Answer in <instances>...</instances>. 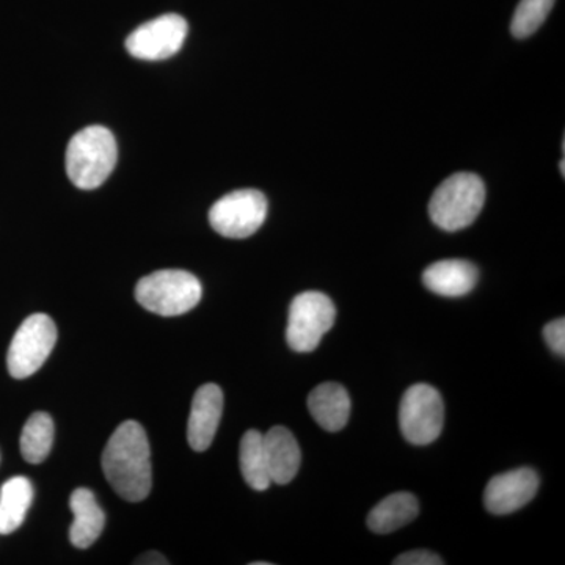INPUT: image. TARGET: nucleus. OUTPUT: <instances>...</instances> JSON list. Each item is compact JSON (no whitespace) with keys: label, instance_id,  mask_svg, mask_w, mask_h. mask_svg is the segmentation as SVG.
Segmentation results:
<instances>
[{"label":"nucleus","instance_id":"f257e3e1","mask_svg":"<svg viewBox=\"0 0 565 565\" xmlns=\"http://www.w3.org/2000/svg\"><path fill=\"white\" fill-rule=\"evenodd\" d=\"M102 463L118 497L129 503L147 500L152 486L151 448L141 424L121 423L104 448Z\"/></svg>","mask_w":565,"mask_h":565},{"label":"nucleus","instance_id":"f03ea898","mask_svg":"<svg viewBox=\"0 0 565 565\" xmlns=\"http://www.w3.org/2000/svg\"><path fill=\"white\" fill-rule=\"evenodd\" d=\"M118 147L114 134L104 126H88L70 140L66 173L82 191H93L106 182L117 166Z\"/></svg>","mask_w":565,"mask_h":565},{"label":"nucleus","instance_id":"7ed1b4c3","mask_svg":"<svg viewBox=\"0 0 565 565\" xmlns=\"http://www.w3.org/2000/svg\"><path fill=\"white\" fill-rule=\"evenodd\" d=\"M484 203V181L475 173H456L434 192L429 215L438 228L460 232L478 218Z\"/></svg>","mask_w":565,"mask_h":565},{"label":"nucleus","instance_id":"20e7f679","mask_svg":"<svg viewBox=\"0 0 565 565\" xmlns=\"http://www.w3.org/2000/svg\"><path fill=\"white\" fill-rule=\"evenodd\" d=\"M202 296V282L185 270H158L141 278L136 286V299L141 308L163 318L189 313Z\"/></svg>","mask_w":565,"mask_h":565},{"label":"nucleus","instance_id":"39448f33","mask_svg":"<svg viewBox=\"0 0 565 565\" xmlns=\"http://www.w3.org/2000/svg\"><path fill=\"white\" fill-rule=\"evenodd\" d=\"M334 319L337 310L326 294L307 291L294 297L286 327L289 348L300 353L313 352L332 329Z\"/></svg>","mask_w":565,"mask_h":565},{"label":"nucleus","instance_id":"423d86ee","mask_svg":"<svg viewBox=\"0 0 565 565\" xmlns=\"http://www.w3.org/2000/svg\"><path fill=\"white\" fill-rule=\"evenodd\" d=\"M57 343V327L47 315L29 316L11 340L7 366L11 377H31L46 363Z\"/></svg>","mask_w":565,"mask_h":565},{"label":"nucleus","instance_id":"0eeeda50","mask_svg":"<svg viewBox=\"0 0 565 565\" xmlns=\"http://www.w3.org/2000/svg\"><path fill=\"white\" fill-rule=\"evenodd\" d=\"M444 397L437 388L416 384L404 393L399 407V426L408 444H434L444 430Z\"/></svg>","mask_w":565,"mask_h":565},{"label":"nucleus","instance_id":"6e6552de","mask_svg":"<svg viewBox=\"0 0 565 565\" xmlns=\"http://www.w3.org/2000/svg\"><path fill=\"white\" fill-rule=\"evenodd\" d=\"M266 217L267 199L255 189L226 193L210 211L212 230L230 239L250 237L262 228Z\"/></svg>","mask_w":565,"mask_h":565},{"label":"nucleus","instance_id":"1a4fd4ad","mask_svg":"<svg viewBox=\"0 0 565 565\" xmlns=\"http://www.w3.org/2000/svg\"><path fill=\"white\" fill-rule=\"evenodd\" d=\"M189 25L180 14H162L145 22L126 40V50L140 61H166L180 52Z\"/></svg>","mask_w":565,"mask_h":565},{"label":"nucleus","instance_id":"9d476101","mask_svg":"<svg viewBox=\"0 0 565 565\" xmlns=\"http://www.w3.org/2000/svg\"><path fill=\"white\" fill-rule=\"evenodd\" d=\"M539 476L533 468H516L494 476L486 487L484 504L494 515H508L530 503L539 489Z\"/></svg>","mask_w":565,"mask_h":565},{"label":"nucleus","instance_id":"9b49d317","mask_svg":"<svg viewBox=\"0 0 565 565\" xmlns=\"http://www.w3.org/2000/svg\"><path fill=\"white\" fill-rule=\"evenodd\" d=\"M223 414L221 386L206 384L193 396L188 423V440L193 451L203 452L214 441Z\"/></svg>","mask_w":565,"mask_h":565},{"label":"nucleus","instance_id":"f8f14e48","mask_svg":"<svg viewBox=\"0 0 565 565\" xmlns=\"http://www.w3.org/2000/svg\"><path fill=\"white\" fill-rule=\"evenodd\" d=\"M263 438L273 484H289L302 463V452L296 437L286 427L275 426L269 433L263 434Z\"/></svg>","mask_w":565,"mask_h":565},{"label":"nucleus","instance_id":"ddd939ff","mask_svg":"<svg viewBox=\"0 0 565 565\" xmlns=\"http://www.w3.org/2000/svg\"><path fill=\"white\" fill-rule=\"evenodd\" d=\"M478 278L475 264L463 259H445L430 264L423 274L424 286L444 297H462L473 291Z\"/></svg>","mask_w":565,"mask_h":565},{"label":"nucleus","instance_id":"4468645a","mask_svg":"<svg viewBox=\"0 0 565 565\" xmlns=\"http://www.w3.org/2000/svg\"><path fill=\"white\" fill-rule=\"evenodd\" d=\"M70 508L74 514L70 527L71 544L76 548H88L98 541L106 525V515L102 505L96 501L92 490L81 487L71 494Z\"/></svg>","mask_w":565,"mask_h":565},{"label":"nucleus","instance_id":"2eb2a0df","mask_svg":"<svg viewBox=\"0 0 565 565\" xmlns=\"http://www.w3.org/2000/svg\"><path fill=\"white\" fill-rule=\"evenodd\" d=\"M308 411L322 429L338 433L349 422L351 397L343 385L326 382L316 386L308 396Z\"/></svg>","mask_w":565,"mask_h":565},{"label":"nucleus","instance_id":"dca6fc26","mask_svg":"<svg viewBox=\"0 0 565 565\" xmlns=\"http://www.w3.org/2000/svg\"><path fill=\"white\" fill-rule=\"evenodd\" d=\"M419 514L415 494L397 492L375 505L367 515V527L375 534H390L414 522Z\"/></svg>","mask_w":565,"mask_h":565},{"label":"nucleus","instance_id":"f3484780","mask_svg":"<svg viewBox=\"0 0 565 565\" xmlns=\"http://www.w3.org/2000/svg\"><path fill=\"white\" fill-rule=\"evenodd\" d=\"M33 500V487L24 476L0 487V534L14 533L24 523Z\"/></svg>","mask_w":565,"mask_h":565},{"label":"nucleus","instance_id":"a211bd4d","mask_svg":"<svg viewBox=\"0 0 565 565\" xmlns=\"http://www.w3.org/2000/svg\"><path fill=\"white\" fill-rule=\"evenodd\" d=\"M241 471L245 482L253 490L264 492L273 484L269 468H267L266 451H264V438L259 430H247L241 440L239 448Z\"/></svg>","mask_w":565,"mask_h":565},{"label":"nucleus","instance_id":"6ab92c4d","mask_svg":"<svg viewBox=\"0 0 565 565\" xmlns=\"http://www.w3.org/2000/svg\"><path fill=\"white\" fill-rule=\"evenodd\" d=\"M54 422L46 412H36L25 422L20 441L25 462L36 465L47 459L54 445Z\"/></svg>","mask_w":565,"mask_h":565},{"label":"nucleus","instance_id":"aec40b11","mask_svg":"<svg viewBox=\"0 0 565 565\" xmlns=\"http://www.w3.org/2000/svg\"><path fill=\"white\" fill-rule=\"evenodd\" d=\"M553 6L555 0H520L511 22L512 35L519 40L533 35L544 24Z\"/></svg>","mask_w":565,"mask_h":565},{"label":"nucleus","instance_id":"412c9836","mask_svg":"<svg viewBox=\"0 0 565 565\" xmlns=\"http://www.w3.org/2000/svg\"><path fill=\"white\" fill-rule=\"evenodd\" d=\"M544 340L557 355H565V319H556L544 327Z\"/></svg>","mask_w":565,"mask_h":565},{"label":"nucleus","instance_id":"4be33fe9","mask_svg":"<svg viewBox=\"0 0 565 565\" xmlns=\"http://www.w3.org/2000/svg\"><path fill=\"white\" fill-rule=\"evenodd\" d=\"M394 565H444L445 561L427 550H415V552L404 553L393 561Z\"/></svg>","mask_w":565,"mask_h":565},{"label":"nucleus","instance_id":"5701e85b","mask_svg":"<svg viewBox=\"0 0 565 565\" xmlns=\"http://www.w3.org/2000/svg\"><path fill=\"white\" fill-rule=\"evenodd\" d=\"M136 564L143 565H169V559L166 556L161 555L158 552H148L145 555H141L139 559L136 561Z\"/></svg>","mask_w":565,"mask_h":565},{"label":"nucleus","instance_id":"b1692460","mask_svg":"<svg viewBox=\"0 0 565 565\" xmlns=\"http://www.w3.org/2000/svg\"><path fill=\"white\" fill-rule=\"evenodd\" d=\"M564 166H565V163H564V159H563V161H561V163H559V167H561V173H563V177H564V174H565Z\"/></svg>","mask_w":565,"mask_h":565}]
</instances>
